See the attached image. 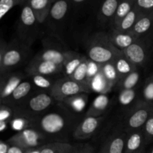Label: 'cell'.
I'll list each match as a JSON object with an SVG mask.
<instances>
[{
    "instance_id": "6da1fadb",
    "label": "cell",
    "mask_w": 153,
    "mask_h": 153,
    "mask_svg": "<svg viewBox=\"0 0 153 153\" xmlns=\"http://www.w3.org/2000/svg\"><path fill=\"white\" fill-rule=\"evenodd\" d=\"M82 120L58 102L46 113L31 120V126L41 133L49 142L70 143V137Z\"/></svg>"
},
{
    "instance_id": "7a4b0ae2",
    "label": "cell",
    "mask_w": 153,
    "mask_h": 153,
    "mask_svg": "<svg viewBox=\"0 0 153 153\" xmlns=\"http://www.w3.org/2000/svg\"><path fill=\"white\" fill-rule=\"evenodd\" d=\"M57 103L50 93L39 91L31 93L22 104L12 108L14 115L32 120L46 113Z\"/></svg>"
},
{
    "instance_id": "3957f363",
    "label": "cell",
    "mask_w": 153,
    "mask_h": 153,
    "mask_svg": "<svg viewBox=\"0 0 153 153\" xmlns=\"http://www.w3.org/2000/svg\"><path fill=\"white\" fill-rule=\"evenodd\" d=\"M121 52L111 43L108 34L103 32L94 34L87 49L88 59L99 64L113 61Z\"/></svg>"
},
{
    "instance_id": "277c9868",
    "label": "cell",
    "mask_w": 153,
    "mask_h": 153,
    "mask_svg": "<svg viewBox=\"0 0 153 153\" xmlns=\"http://www.w3.org/2000/svg\"><path fill=\"white\" fill-rule=\"evenodd\" d=\"M152 111V105L138 100L124 117L120 127L126 133L140 129L146 123Z\"/></svg>"
},
{
    "instance_id": "5b68a950",
    "label": "cell",
    "mask_w": 153,
    "mask_h": 153,
    "mask_svg": "<svg viewBox=\"0 0 153 153\" xmlns=\"http://www.w3.org/2000/svg\"><path fill=\"white\" fill-rule=\"evenodd\" d=\"M30 46L21 40L13 41L7 44L3 57L0 74L11 72L20 66L29 55Z\"/></svg>"
},
{
    "instance_id": "8992f818",
    "label": "cell",
    "mask_w": 153,
    "mask_h": 153,
    "mask_svg": "<svg viewBox=\"0 0 153 153\" xmlns=\"http://www.w3.org/2000/svg\"><path fill=\"white\" fill-rule=\"evenodd\" d=\"M40 25L31 7L25 1L22 4L18 24V32L21 41L31 46L35 39Z\"/></svg>"
},
{
    "instance_id": "52a82bcc",
    "label": "cell",
    "mask_w": 153,
    "mask_h": 153,
    "mask_svg": "<svg viewBox=\"0 0 153 153\" xmlns=\"http://www.w3.org/2000/svg\"><path fill=\"white\" fill-rule=\"evenodd\" d=\"M91 90L88 85L79 83L70 78L58 79L51 90L50 94L58 102H61L65 99L81 93L89 94Z\"/></svg>"
},
{
    "instance_id": "ba28073f",
    "label": "cell",
    "mask_w": 153,
    "mask_h": 153,
    "mask_svg": "<svg viewBox=\"0 0 153 153\" xmlns=\"http://www.w3.org/2000/svg\"><path fill=\"white\" fill-rule=\"evenodd\" d=\"M7 143L9 145H13L28 150L38 149L49 142L38 131L34 128H28L12 136L7 140Z\"/></svg>"
},
{
    "instance_id": "9c48e42d",
    "label": "cell",
    "mask_w": 153,
    "mask_h": 153,
    "mask_svg": "<svg viewBox=\"0 0 153 153\" xmlns=\"http://www.w3.org/2000/svg\"><path fill=\"white\" fill-rule=\"evenodd\" d=\"M105 116L84 117L76 126L73 137L78 140H88L92 137L104 121Z\"/></svg>"
},
{
    "instance_id": "30bf717a",
    "label": "cell",
    "mask_w": 153,
    "mask_h": 153,
    "mask_svg": "<svg viewBox=\"0 0 153 153\" xmlns=\"http://www.w3.org/2000/svg\"><path fill=\"white\" fill-rule=\"evenodd\" d=\"M122 52L137 67H143L149 59V47L142 38H139Z\"/></svg>"
},
{
    "instance_id": "8fae6325",
    "label": "cell",
    "mask_w": 153,
    "mask_h": 153,
    "mask_svg": "<svg viewBox=\"0 0 153 153\" xmlns=\"http://www.w3.org/2000/svg\"><path fill=\"white\" fill-rule=\"evenodd\" d=\"M25 72L28 76L34 75L54 76L63 73V66L58 65L51 61L31 59L25 68Z\"/></svg>"
},
{
    "instance_id": "7c38bea8",
    "label": "cell",
    "mask_w": 153,
    "mask_h": 153,
    "mask_svg": "<svg viewBox=\"0 0 153 153\" xmlns=\"http://www.w3.org/2000/svg\"><path fill=\"white\" fill-rule=\"evenodd\" d=\"M25 76L22 73H8L0 74V101L7 100L18 85L23 81Z\"/></svg>"
},
{
    "instance_id": "4fadbf2b",
    "label": "cell",
    "mask_w": 153,
    "mask_h": 153,
    "mask_svg": "<svg viewBox=\"0 0 153 153\" xmlns=\"http://www.w3.org/2000/svg\"><path fill=\"white\" fill-rule=\"evenodd\" d=\"M75 54L76 52L73 51L61 50L55 48H46L36 55L32 59L51 61L58 65L64 66V64Z\"/></svg>"
},
{
    "instance_id": "5bb4252c",
    "label": "cell",
    "mask_w": 153,
    "mask_h": 153,
    "mask_svg": "<svg viewBox=\"0 0 153 153\" xmlns=\"http://www.w3.org/2000/svg\"><path fill=\"white\" fill-rule=\"evenodd\" d=\"M120 0H101L97 12V19L102 25L113 23L114 18Z\"/></svg>"
},
{
    "instance_id": "9a60e30c",
    "label": "cell",
    "mask_w": 153,
    "mask_h": 153,
    "mask_svg": "<svg viewBox=\"0 0 153 153\" xmlns=\"http://www.w3.org/2000/svg\"><path fill=\"white\" fill-rule=\"evenodd\" d=\"M32 90L33 85L31 82L22 81L13 91L11 95L3 102L2 104L10 106L13 108L17 107L31 94Z\"/></svg>"
},
{
    "instance_id": "2e32d148",
    "label": "cell",
    "mask_w": 153,
    "mask_h": 153,
    "mask_svg": "<svg viewBox=\"0 0 153 153\" xmlns=\"http://www.w3.org/2000/svg\"><path fill=\"white\" fill-rule=\"evenodd\" d=\"M72 9L71 0H58L52 4L47 19L52 23H61L67 19Z\"/></svg>"
},
{
    "instance_id": "e0dca14e",
    "label": "cell",
    "mask_w": 153,
    "mask_h": 153,
    "mask_svg": "<svg viewBox=\"0 0 153 153\" xmlns=\"http://www.w3.org/2000/svg\"><path fill=\"white\" fill-rule=\"evenodd\" d=\"M143 128L127 133L125 153H144L146 146Z\"/></svg>"
},
{
    "instance_id": "ac0fdd59",
    "label": "cell",
    "mask_w": 153,
    "mask_h": 153,
    "mask_svg": "<svg viewBox=\"0 0 153 153\" xmlns=\"http://www.w3.org/2000/svg\"><path fill=\"white\" fill-rule=\"evenodd\" d=\"M108 37L111 43L120 51H123L139 39L131 31L123 32L114 28L108 34Z\"/></svg>"
},
{
    "instance_id": "d6986e66",
    "label": "cell",
    "mask_w": 153,
    "mask_h": 153,
    "mask_svg": "<svg viewBox=\"0 0 153 153\" xmlns=\"http://www.w3.org/2000/svg\"><path fill=\"white\" fill-rule=\"evenodd\" d=\"M88 94H89L87 93H81L68 97L60 103H61L70 112L79 116L85 111L88 105Z\"/></svg>"
},
{
    "instance_id": "ffe728a7",
    "label": "cell",
    "mask_w": 153,
    "mask_h": 153,
    "mask_svg": "<svg viewBox=\"0 0 153 153\" xmlns=\"http://www.w3.org/2000/svg\"><path fill=\"white\" fill-rule=\"evenodd\" d=\"M127 133L120 127L107 139L108 153H125Z\"/></svg>"
},
{
    "instance_id": "44dd1931",
    "label": "cell",
    "mask_w": 153,
    "mask_h": 153,
    "mask_svg": "<svg viewBox=\"0 0 153 153\" xmlns=\"http://www.w3.org/2000/svg\"><path fill=\"white\" fill-rule=\"evenodd\" d=\"M110 99L106 94H100L94 100L86 111L85 117L104 116L110 106Z\"/></svg>"
},
{
    "instance_id": "7402d4cb",
    "label": "cell",
    "mask_w": 153,
    "mask_h": 153,
    "mask_svg": "<svg viewBox=\"0 0 153 153\" xmlns=\"http://www.w3.org/2000/svg\"><path fill=\"white\" fill-rule=\"evenodd\" d=\"M152 31H153V13L140 15L131 32L137 38H143Z\"/></svg>"
},
{
    "instance_id": "603a6c76",
    "label": "cell",
    "mask_w": 153,
    "mask_h": 153,
    "mask_svg": "<svg viewBox=\"0 0 153 153\" xmlns=\"http://www.w3.org/2000/svg\"><path fill=\"white\" fill-rule=\"evenodd\" d=\"M31 10L34 12L39 23H44L48 19L52 4L50 0H27Z\"/></svg>"
},
{
    "instance_id": "cb8c5ba5",
    "label": "cell",
    "mask_w": 153,
    "mask_h": 153,
    "mask_svg": "<svg viewBox=\"0 0 153 153\" xmlns=\"http://www.w3.org/2000/svg\"><path fill=\"white\" fill-rule=\"evenodd\" d=\"M113 63L119 75L120 81L138 69V67H136L129 59H128V58L123 53V52H121V53L115 58Z\"/></svg>"
},
{
    "instance_id": "d4e9b609",
    "label": "cell",
    "mask_w": 153,
    "mask_h": 153,
    "mask_svg": "<svg viewBox=\"0 0 153 153\" xmlns=\"http://www.w3.org/2000/svg\"><path fill=\"white\" fill-rule=\"evenodd\" d=\"M76 144L63 142H50L39 148V153H71Z\"/></svg>"
},
{
    "instance_id": "484cf974",
    "label": "cell",
    "mask_w": 153,
    "mask_h": 153,
    "mask_svg": "<svg viewBox=\"0 0 153 153\" xmlns=\"http://www.w3.org/2000/svg\"><path fill=\"white\" fill-rule=\"evenodd\" d=\"M140 15H141V13L134 6V8L120 21V22L115 28H114V29L123 31V32L131 31Z\"/></svg>"
},
{
    "instance_id": "4316f807",
    "label": "cell",
    "mask_w": 153,
    "mask_h": 153,
    "mask_svg": "<svg viewBox=\"0 0 153 153\" xmlns=\"http://www.w3.org/2000/svg\"><path fill=\"white\" fill-rule=\"evenodd\" d=\"M100 70L111 88H113L117 85L120 82V77L113 61L100 64Z\"/></svg>"
},
{
    "instance_id": "83f0119b",
    "label": "cell",
    "mask_w": 153,
    "mask_h": 153,
    "mask_svg": "<svg viewBox=\"0 0 153 153\" xmlns=\"http://www.w3.org/2000/svg\"><path fill=\"white\" fill-rule=\"evenodd\" d=\"M31 78V83L35 88H38L40 91H46L50 93L54 85L58 79H55L53 76H41V75H34L28 76Z\"/></svg>"
},
{
    "instance_id": "f1b7e54d",
    "label": "cell",
    "mask_w": 153,
    "mask_h": 153,
    "mask_svg": "<svg viewBox=\"0 0 153 153\" xmlns=\"http://www.w3.org/2000/svg\"><path fill=\"white\" fill-rule=\"evenodd\" d=\"M135 0H120L114 18L112 26L115 28L120 21L134 8Z\"/></svg>"
},
{
    "instance_id": "f546056e",
    "label": "cell",
    "mask_w": 153,
    "mask_h": 153,
    "mask_svg": "<svg viewBox=\"0 0 153 153\" xmlns=\"http://www.w3.org/2000/svg\"><path fill=\"white\" fill-rule=\"evenodd\" d=\"M90 88L91 91H96L100 94H106L112 90L101 73V70L92 79L90 83Z\"/></svg>"
},
{
    "instance_id": "4dcf8cb0",
    "label": "cell",
    "mask_w": 153,
    "mask_h": 153,
    "mask_svg": "<svg viewBox=\"0 0 153 153\" xmlns=\"http://www.w3.org/2000/svg\"><path fill=\"white\" fill-rule=\"evenodd\" d=\"M140 79V73L138 69L134 70L131 73L128 74L123 79H121L117 84V88L120 91L123 90H130L136 88L137 85H138L139 81Z\"/></svg>"
},
{
    "instance_id": "1f68e13d",
    "label": "cell",
    "mask_w": 153,
    "mask_h": 153,
    "mask_svg": "<svg viewBox=\"0 0 153 153\" xmlns=\"http://www.w3.org/2000/svg\"><path fill=\"white\" fill-rule=\"evenodd\" d=\"M85 58L86 57L84 55H81L76 52V54L73 55L63 66V73L65 76L64 77L70 78Z\"/></svg>"
},
{
    "instance_id": "d6a6232c",
    "label": "cell",
    "mask_w": 153,
    "mask_h": 153,
    "mask_svg": "<svg viewBox=\"0 0 153 153\" xmlns=\"http://www.w3.org/2000/svg\"><path fill=\"white\" fill-rule=\"evenodd\" d=\"M88 58H85V59L81 63L80 65L78 67V68L75 70L74 73H73L70 79L76 82H79V83L88 85L87 82V77H88ZM89 86V85H88Z\"/></svg>"
},
{
    "instance_id": "836d02e7",
    "label": "cell",
    "mask_w": 153,
    "mask_h": 153,
    "mask_svg": "<svg viewBox=\"0 0 153 153\" xmlns=\"http://www.w3.org/2000/svg\"><path fill=\"white\" fill-rule=\"evenodd\" d=\"M137 96V88L120 91L118 94V102L123 107H129L134 102Z\"/></svg>"
},
{
    "instance_id": "e575fe53",
    "label": "cell",
    "mask_w": 153,
    "mask_h": 153,
    "mask_svg": "<svg viewBox=\"0 0 153 153\" xmlns=\"http://www.w3.org/2000/svg\"><path fill=\"white\" fill-rule=\"evenodd\" d=\"M9 124H10L12 129L14 130V131H17V132H19L22 130L30 128L31 120L23 117L14 115L11 120L9 122Z\"/></svg>"
},
{
    "instance_id": "d590c367",
    "label": "cell",
    "mask_w": 153,
    "mask_h": 153,
    "mask_svg": "<svg viewBox=\"0 0 153 153\" xmlns=\"http://www.w3.org/2000/svg\"><path fill=\"white\" fill-rule=\"evenodd\" d=\"M27 0H0V21L16 5H22Z\"/></svg>"
},
{
    "instance_id": "8d00e7d4",
    "label": "cell",
    "mask_w": 153,
    "mask_h": 153,
    "mask_svg": "<svg viewBox=\"0 0 153 153\" xmlns=\"http://www.w3.org/2000/svg\"><path fill=\"white\" fill-rule=\"evenodd\" d=\"M146 145L153 142V111L143 127Z\"/></svg>"
},
{
    "instance_id": "74e56055",
    "label": "cell",
    "mask_w": 153,
    "mask_h": 153,
    "mask_svg": "<svg viewBox=\"0 0 153 153\" xmlns=\"http://www.w3.org/2000/svg\"><path fill=\"white\" fill-rule=\"evenodd\" d=\"M134 6L141 14L153 13V0H135Z\"/></svg>"
},
{
    "instance_id": "f35d334b",
    "label": "cell",
    "mask_w": 153,
    "mask_h": 153,
    "mask_svg": "<svg viewBox=\"0 0 153 153\" xmlns=\"http://www.w3.org/2000/svg\"><path fill=\"white\" fill-rule=\"evenodd\" d=\"M14 117V111L11 107L1 104L0 105V121L10 122Z\"/></svg>"
},
{
    "instance_id": "ab89813d",
    "label": "cell",
    "mask_w": 153,
    "mask_h": 153,
    "mask_svg": "<svg viewBox=\"0 0 153 153\" xmlns=\"http://www.w3.org/2000/svg\"><path fill=\"white\" fill-rule=\"evenodd\" d=\"M100 71V64H97L94 61L88 59V77H87V82L88 85L90 87V83L92 79L97 76V73Z\"/></svg>"
},
{
    "instance_id": "60d3db41",
    "label": "cell",
    "mask_w": 153,
    "mask_h": 153,
    "mask_svg": "<svg viewBox=\"0 0 153 153\" xmlns=\"http://www.w3.org/2000/svg\"><path fill=\"white\" fill-rule=\"evenodd\" d=\"M71 153H96V149L89 143H79Z\"/></svg>"
},
{
    "instance_id": "b9f144b4",
    "label": "cell",
    "mask_w": 153,
    "mask_h": 153,
    "mask_svg": "<svg viewBox=\"0 0 153 153\" xmlns=\"http://www.w3.org/2000/svg\"><path fill=\"white\" fill-rule=\"evenodd\" d=\"M7 47V43L4 40L0 38V70H1V64H2L3 57H4V52Z\"/></svg>"
},
{
    "instance_id": "7bdbcfd3",
    "label": "cell",
    "mask_w": 153,
    "mask_h": 153,
    "mask_svg": "<svg viewBox=\"0 0 153 153\" xmlns=\"http://www.w3.org/2000/svg\"><path fill=\"white\" fill-rule=\"evenodd\" d=\"M91 0H71L72 6L73 9H77L86 5Z\"/></svg>"
},
{
    "instance_id": "ee69618b",
    "label": "cell",
    "mask_w": 153,
    "mask_h": 153,
    "mask_svg": "<svg viewBox=\"0 0 153 153\" xmlns=\"http://www.w3.org/2000/svg\"><path fill=\"white\" fill-rule=\"evenodd\" d=\"M27 150L22 149L19 146H13V145H10L8 149H7V153H26Z\"/></svg>"
},
{
    "instance_id": "f6af8a7d",
    "label": "cell",
    "mask_w": 153,
    "mask_h": 153,
    "mask_svg": "<svg viewBox=\"0 0 153 153\" xmlns=\"http://www.w3.org/2000/svg\"><path fill=\"white\" fill-rule=\"evenodd\" d=\"M10 145L7 142H4L0 140V153H7Z\"/></svg>"
},
{
    "instance_id": "bcb514c9",
    "label": "cell",
    "mask_w": 153,
    "mask_h": 153,
    "mask_svg": "<svg viewBox=\"0 0 153 153\" xmlns=\"http://www.w3.org/2000/svg\"><path fill=\"white\" fill-rule=\"evenodd\" d=\"M97 153H108V143L107 140H105L104 143L102 144L100 150Z\"/></svg>"
},
{
    "instance_id": "7dc6e473",
    "label": "cell",
    "mask_w": 153,
    "mask_h": 153,
    "mask_svg": "<svg viewBox=\"0 0 153 153\" xmlns=\"http://www.w3.org/2000/svg\"><path fill=\"white\" fill-rule=\"evenodd\" d=\"M8 123V122H2V121H0V131H4L7 128V126Z\"/></svg>"
},
{
    "instance_id": "c3c4849f",
    "label": "cell",
    "mask_w": 153,
    "mask_h": 153,
    "mask_svg": "<svg viewBox=\"0 0 153 153\" xmlns=\"http://www.w3.org/2000/svg\"><path fill=\"white\" fill-rule=\"evenodd\" d=\"M26 153H39V148L38 149H28V150H27Z\"/></svg>"
},
{
    "instance_id": "681fc988",
    "label": "cell",
    "mask_w": 153,
    "mask_h": 153,
    "mask_svg": "<svg viewBox=\"0 0 153 153\" xmlns=\"http://www.w3.org/2000/svg\"><path fill=\"white\" fill-rule=\"evenodd\" d=\"M50 1H51V2H52V4H53V3H55V1H57L58 0H50Z\"/></svg>"
},
{
    "instance_id": "f907efd6",
    "label": "cell",
    "mask_w": 153,
    "mask_h": 153,
    "mask_svg": "<svg viewBox=\"0 0 153 153\" xmlns=\"http://www.w3.org/2000/svg\"><path fill=\"white\" fill-rule=\"evenodd\" d=\"M149 153H153V148L152 149V150H151L150 152H149Z\"/></svg>"
},
{
    "instance_id": "816d5d0a",
    "label": "cell",
    "mask_w": 153,
    "mask_h": 153,
    "mask_svg": "<svg viewBox=\"0 0 153 153\" xmlns=\"http://www.w3.org/2000/svg\"><path fill=\"white\" fill-rule=\"evenodd\" d=\"M1 104H2V102H1V101H0V105H1Z\"/></svg>"
},
{
    "instance_id": "f5cc1de1",
    "label": "cell",
    "mask_w": 153,
    "mask_h": 153,
    "mask_svg": "<svg viewBox=\"0 0 153 153\" xmlns=\"http://www.w3.org/2000/svg\"><path fill=\"white\" fill-rule=\"evenodd\" d=\"M152 77H153V76H152Z\"/></svg>"
},
{
    "instance_id": "db71d44e",
    "label": "cell",
    "mask_w": 153,
    "mask_h": 153,
    "mask_svg": "<svg viewBox=\"0 0 153 153\" xmlns=\"http://www.w3.org/2000/svg\"></svg>"
}]
</instances>
